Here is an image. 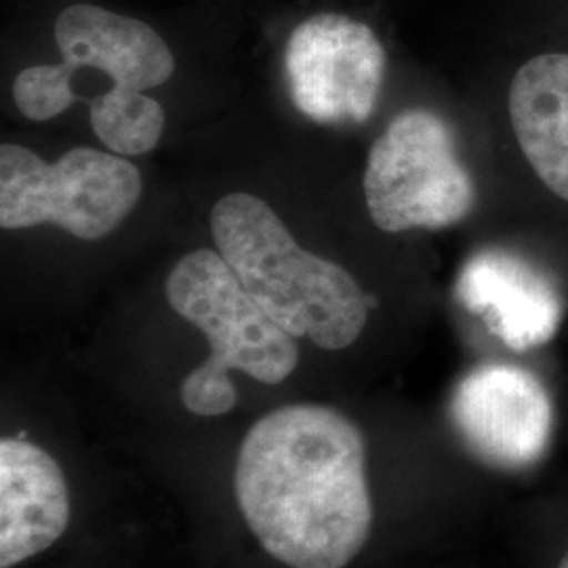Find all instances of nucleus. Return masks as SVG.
Returning <instances> with one entry per match:
<instances>
[{
	"label": "nucleus",
	"mask_w": 568,
	"mask_h": 568,
	"mask_svg": "<svg viewBox=\"0 0 568 568\" xmlns=\"http://www.w3.org/2000/svg\"><path fill=\"white\" fill-rule=\"evenodd\" d=\"M450 415L467 445L501 466L539 455L551 427L548 392L535 375L508 365L480 366L464 377Z\"/></svg>",
	"instance_id": "7"
},
{
	"label": "nucleus",
	"mask_w": 568,
	"mask_h": 568,
	"mask_svg": "<svg viewBox=\"0 0 568 568\" xmlns=\"http://www.w3.org/2000/svg\"><path fill=\"white\" fill-rule=\"evenodd\" d=\"M89 119L98 140L119 156L148 154L163 138V105L142 91H105L91 102Z\"/></svg>",
	"instance_id": "12"
},
{
	"label": "nucleus",
	"mask_w": 568,
	"mask_h": 568,
	"mask_svg": "<svg viewBox=\"0 0 568 568\" xmlns=\"http://www.w3.org/2000/svg\"><path fill=\"white\" fill-rule=\"evenodd\" d=\"M72 81L74 72L61 61L30 65L13 82V100L26 119L51 121L77 100Z\"/></svg>",
	"instance_id": "13"
},
{
	"label": "nucleus",
	"mask_w": 568,
	"mask_h": 568,
	"mask_svg": "<svg viewBox=\"0 0 568 568\" xmlns=\"http://www.w3.org/2000/svg\"><path fill=\"white\" fill-rule=\"evenodd\" d=\"M70 523V490L60 464L28 440L0 443V568L51 548Z\"/></svg>",
	"instance_id": "9"
},
{
	"label": "nucleus",
	"mask_w": 568,
	"mask_h": 568,
	"mask_svg": "<svg viewBox=\"0 0 568 568\" xmlns=\"http://www.w3.org/2000/svg\"><path fill=\"white\" fill-rule=\"evenodd\" d=\"M457 295L511 347L548 342L560 318V302L548 278L501 248L480 251L467 260Z\"/></svg>",
	"instance_id": "10"
},
{
	"label": "nucleus",
	"mask_w": 568,
	"mask_h": 568,
	"mask_svg": "<svg viewBox=\"0 0 568 568\" xmlns=\"http://www.w3.org/2000/svg\"><path fill=\"white\" fill-rule=\"evenodd\" d=\"M53 34L61 63L74 77L91 70L110 79L112 89L143 93L161 87L175 72V58L152 26L98 4L65 7Z\"/></svg>",
	"instance_id": "8"
},
{
	"label": "nucleus",
	"mask_w": 568,
	"mask_h": 568,
	"mask_svg": "<svg viewBox=\"0 0 568 568\" xmlns=\"http://www.w3.org/2000/svg\"><path fill=\"white\" fill-rule=\"evenodd\" d=\"M509 119L537 178L568 201V53L537 55L516 72Z\"/></svg>",
	"instance_id": "11"
},
{
	"label": "nucleus",
	"mask_w": 568,
	"mask_h": 568,
	"mask_svg": "<svg viewBox=\"0 0 568 568\" xmlns=\"http://www.w3.org/2000/svg\"><path fill=\"white\" fill-rule=\"evenodd\" d=\"M244 523L288 568H345L373 528L361 429L325 405L281 406L246 432L234 474Z\"/></svg>",
	"instance_id": "1"
},
{
	"label": "nucleus",
	"mask_w": 568,
	"mask_h": 568,
	"mask_svg": "<svg viewBox=\"0 0 568 568\" xmlns=\"http://www.w3.org/2000/svg\"><path fill=\"white\" fill-rule=\"evenodd\" d=\"M363 187L373 224L389 234L459 224L476 201L450 126L427 110L389 122L368 152Z\"/></svg>",
	"instance_id": "5"
},
{
	"label": "nucleus",
	"mask_w": 568,
	"mask_h": 568,
	"mask_svg": "<svg viewBox=\"0 0 568 568\" xmlns=\"http://www.w3.org/2000/svg\"><path fill=\"white\" fill-rule=\"evenodd\" d=\"M166 300L187 323L201 328L211 347L180 389L183 406L201 417H220L239 403L230 371L276 386L300 363L293 335L276 325L244 291L217 251L187 253L166 278Z\"/></svg>",
	"instance_id": "3"
},
{
	"label": "nucleus",
	"mask_w": 568,
	"mask_h": 568,
	"mask_svg": "<svg viewBox=\"0 0 568 568\" xmlns=\"http://www.w3.org/2000/svg\"><path fill=\"white\" fill-rule=\"evenodd\" d=\"M142 173L114 152L74 148L55 163L18 143L0 148V225L53 224L82 241L112 234L142 196Z\"/></svg>",
	"instance_id": "4"
},
{
	"label": "nucleus",
	"mask_w": 568,
	"mask_h": 568,
	"mask_svg": "<svg viewBox=\"0 0 568 568\" xmlns=\"http://www.w3.org/2000/svg\"><path fill=\"white\" fill-rule=\"evenodd\" d=\"M558 568H568V549L567 554L562 556V560H560V565H558Z\"/></svg>",
	"instance_id": "14"
},
{
	"label": "nucleus",
	"mask_w": 568,
	"mask_h": 568,
	"mask_svg": "<svg viewBox=\"0 0 568 568\" xmlns=\"http://www.w3.org/2000/svg\"><path fill=\"white\" fill-rule=\"evenodd\" d=\"M386 49L371 26L342 13H316L295 26L284 70L297 110L321 124L365 122L379 100Z\"/></svg>",
	"instance_id": "6"
},
{
	"label": "nucleus",
	"mask_w": 568,
	"mask_h": 568,
	"mask_svg": "<svg viewBox=\"0 0 568 568\" xmlns=\"http://www.w3.org/2000/svg\"><path fill=\"white\" fill-rule=\"evenodd\" d=\"M217 253L244 291L295 339L344 349L363 333L368 304L339 267L302 248L270 204L253 194H227L211 211Z\"/></svg>",
	"instance_id": "2"
}]
</instances>
